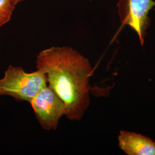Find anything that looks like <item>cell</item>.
I'll use <instances>...</instances> for the list:
<instances>
[{
    "label": "cell",
    "mask_w": 155,
    "mask_h": 155,
    "mask_svg": "<svg viewBox=\"0 0 155 155\" xmlns=\"http://www.w3.org/2000/svg\"><path fill=\"white\" fill-rule=\"evenodd\" d=\"M47 86V78L43 71L37 70L26 72L21 67L10 65L4 77L0 79V95L29 102Z\"/></svg>",
    "instance_id": "2"
},
{
    "label": "cell",
    "mask_w": 155,
    "mask_h": 155,
    "mask_svg": "<svg viewBox=\"0 0 155 155\" xmlns=\"http://www.w3.org/2000/svg\"><path fill=\"white\" fill-rule=\"evenodd\" d=\"M23 1H24V0H13L15 4L16 5H17V4H18V3L20 2H22Z\"/></svg>",
    "instance_id": "7"
},
{
    "label": "cell",
    "mask_w": 155,
    "mask_h": 155,
    "mask_svg": "<svg viewBox=\"0 0 155 155\" xmlns=\"http://www.w3.org/2000/svg\"><path fill=\"white\" fill-rule=\"evenodd\" d=\"M29 104L40 125L47 131L56 129L60 119L66 114L64 103L48 86L42 89Z\"/></svg>",
    "instance_id": "3"
},
{
    "label": "cell",
    "mask_w": 155,
    "mask_h": 155,
    "mask_svg": "<svg viewBox=\"0 0 155 155\" xmlns=\"http://www.w3.org/2000/svg\"><path fill=\"white\" fill-rule=\"evenodd\" d=\"M16 6L13 0H0V27L10 21Z\"/></svg>",
    "instance_id": "6"
},
{
    "label": "cell",
    "mask_w": 155,
    "mask_h": 155,
    "mask_svg": "<svg viewBox=\"0 0 155 155\" xmlns=\"http://www.w3.org/2000/svg\"><path fill=\"white\" fill-rule=\"evenodd\" d=\"M118 146L128 155H155V142L139 133L121 130L118 136Z\"/></svg>",
    "instance_id": "5"
},
{
    "label": "cell",
    "mask_w": 155,
    "mask_h": 155,
    "mask_svg": "<svg viewBox=\"0 0 155 155\" xmlns=\"http://www.w3.org/2000/svg\"><path fill=\"white\" fill-rule=\"evenodd\" d=\"M36 68L45 73L48 86L64 103L65 116L80 121L90 104L93 69L89 60L71 47H52L39 52Z\"/></svg>",
    "instance_id": "1"
},
{
    "label": "cell",
    "mask_w": 155,
    "mask_h": 155,
    "mask_svg": "<svg viewBox=\"0 0 155 155\" xmlns=\"http://www.w3.org/2000/svg\"><path fill=\"white\" fill-rule=\"evenodd\" d=\"M155 6L153 0H119L118 2V13L122 24L133 29L141 45L150 26L149 13Z\"/></svg>",
    "instance_id": "4"
}]
</instances>
